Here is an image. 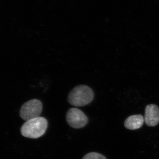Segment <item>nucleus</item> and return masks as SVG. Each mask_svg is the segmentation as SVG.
<instances>
[{"instance_id": "1", "label": "nucleus", "mask_w": 159, "mask_h": 159, "mask_svg": "<svg viewBox=\"0 0 159 159\" xmlns=\"http://www.w3.org/2000/svg\"><path fill=\"white\" fill-rule=\"evenodd\" d=\"M48 126V122L45 118L37 117L26 121L21 128V134L26 138L38 139L45 133Z\"/></svg>"}, {"instance_id": "2", "label": "nucleus", "mask_w": 159, "mask_h": 159, "mask_svg": "<svg viewBox=\"0 0 159 159\" xmlns=\"http://www.w3.org/2000/svg\"><path fill=\"white\" fill-rule=\"evenodd\" d=\"M94 98L92 89L87 86L79 85L73 89L69 94L68 102L71 105L82 107L90 103Z\"/></svg>"}, {"instance_id": "3", "label": "nucleus", "mask_w": 159, "mask_h": 159, "mask_svg": "<svg viewBox=\"0 0 159 159\" xmlns=\"http://www.w3.org/2000/svg\"><path fill=\"white\" fill-rule=\"evenodd\" d=\"M42 110L41 102L38 99H32L23 104L20 110V116L24 120L28 121L39 117Z\"/></svg>"}, {"instance_id": "4", "label": "nucleus", "mask_w": 159, "mask_h": 159, "mask_svg": "<svg viewBox=\"0 0 159 159\" xmlns=\"http://www.w3.org/2000/svg\"><path fill=\"white\" fill-rule=\"evenodd\" d=\"M67 122L72 128L80 129L88 122V119L82 111L77 108H72L68 111L66 116Z\"/></svg>"}, {"instance_id": "5", "label": "nucleus", "mask_w": 159, "mask_h": 159, "mask_svg": "<svg viewBox=\"0 0 159 159\" xmlns=\"http://www.w3.org/2000/svg\"><path fill=\"white\" fill-rule=\"evenodd\" d=\"M144 120L146 125L150 127L156 126L159 123V108L154 104H149L145 108Z\"/></svg>"}, {"instance_id": "6", "label": "nucleus", "mask_w": 159, "mask_h": 159, "mask_svg": "<svg viewBox=\"0 0 159 159\" xmlns=\"http://www.w3.org/2000/svg\"><path fill=\"white\" fill-rule=\"evenodd\" d=\"M144 122V117L142 115H133L125 119L124 126L127 129L135 130L142 127Z\"/></svg>"}, {"instance_id": "7", "label": "nucleus", "mask_w": 159, "mask_h": 159, "mask_svg": "<svg viewBox=\"0 0 159 159\" xmlns=\"http://www.w3.org/2000/svg\"><path fill=\"white\" fill-rule=\"evenodd\" d=\"M82 159H107L104 156L97 152H90L87 154Z\"/></svg>"}]
</instances>
